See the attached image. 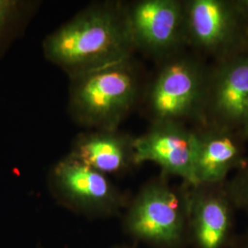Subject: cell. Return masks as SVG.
<instances>
[{
	"label": "cell",
	"mask_w": 248,
	"mask_h": 248,
	"mask_svg": "<svg viewBox=\"0 0 248 248\" xmlns=\"http://www.w3.org/2000/svg\"><path fill=\"white\" fill-rule=\"evenodd\" d=\"M133 49L126 11L114 5L82 11L44 44L46 58L71 78L128 61Z\"/></svg>",
	"instance_id": "1"
},
{
	"label": "cell",
	"mask_w": 248,
	"mask_h": 248,
	"mask_svg": "<svg viewBox=\"0 0 248 248\" xmlns=\"http://www.w3.org/2000/svg\"><path fill=\"white\" fill-rule=\"evenodd\" d=\"M72 79V114L99 131H117L138 95V78L131 59Z\"/></svg>",
	"instance_id": "2"
},
{
	"label": "cell",
	"mask_w": 248,
	"mask_h": 248,
	"mask_svg": "<svg viewBox=\"0 0 248 248\" xmlns=\"http://www.w3.org/2000/svg\"><path fill=\"white\" fill-rule=\"evenodd\" d=\"M126 227L134 238L155 248H186L188 185L176 188L162 179L145 185L129 208Z\"/></svg>",
	"instance_id": "3"
},
{
	"label": "cell",
	"mask_w": 248,
	"mask_h": 248,
	"mask_svg": "<svg viewBox=\"0 0 248 248\" xmlns=\"http://www.w3.org/2000/svg\"><path fill=\"white\" fill-rule=\"evenodd\" d=\"M185 42L222 60L248 50V17L238 1H185Z\"/></svg>",
	"instance_id": "4"
},
{
	"label": "cell",
	"mask_w": 248,
	"mask_h": 248,
	"mask_svg": "<svg viewBox=\"0 0 248 248\" xmlns=\"http://www.w3.org/2000/svg\"><path fill=\"white\" fill-rule=\"evenodd\" d=\"M208 69L196 57L173 55L160 69L149 91L155 123L203 120Z\"/></svg>",
	"instance_id": "5"
},
{
	"label": "cell",
	"mask_w": 248,
	"mask_h": 248,
	"mask_svg": "<svg viewBox=\"0 0 248 248\" xmlns=\"http://www.w3.org/2000/svg\"><path fill=\"white\" fill-rule=\"evenodd\" d=\"M248 116V50L219 60L208 70L203 120L239 133Z\"/></svg>",
	"instance_id": "6"
},
{
	"label": "cell",
	"mask_w": 248,
	"mask_h": 248,
	"mask_svg": "<svg viewBox=\"0 0 248 248\" xmlns=\"http://www.w3.org/2000/svg\"><path fill=\"white\" fill-rule=\"evenodd\" d=\"M125 11L134 48L161 57L186 44L185 1L142 0Z\"/></svg>",
	"instance_id": "7"
},
{
	"label": "cell",
	"mask_w": 248,
	"mask_h": 248,
	"mask_svg": "<svg viewBox=\"0 0 248 248\" xmlns=\"http://www.w3.org/2000/svg\"><path fill=\"white\" fill-rule=\"evenodd\" d=\"M235 211L226 182L188 186V246L231 248L236 240Z\"/></svg>",
	"instance_id": "8"
},
{
	"label": "cell",
	"mask_w": 248,
	"mask_h": 248,
	"mask_svg": "<svg viewBox=\"0 0 248 248\" xmlns=\"http://www.w3.org/2000/svg\"><path fill=\"white\" fill-rule=\"evenodd\" d=\"M198 133L180 123H155L142 136L133 139L134 165L152 162L168 174L195 186L194 167Z\"/></svg>",
	"instance_id": "9"
},
{
	"label": "cell",
	"mask_w": 248,
	"mask_h": 248,
	"mask_svg": "<svg viewBox=\"0 0 248 248\" xmlns=\"http://www.w3.org/2000/svg\"><path fill=\"white\" fill-rule=\"evenodd\" d=\"M53 184L64 202L85 212L112 213L124 204V197L106 175L86 166L71 155L54 167Z\"/></svg>",
	"instance_id": "10"
},
{
	"label": "cell",
	"mask_w": 248,
	"mask_h": 248,
	"mask_svg": "<svg viewBox=\"0 0 248 248\" xmlns=\"http://www.w3.org/2000/svg\"><path fill=\"white\" fill-rule=\"evenodd\" d=\"M197 133L195 186L226 182L229 173L240 169L247 161L239 133L214 127Z\"/></svg>",
	"instance_id": "11"
},
{
	"label": "cell",
	"mask_w": 248,
	"mask_h": 248,
	"mask_svg": "<svg viewBox=\"0 0 248 248\" xmlns=\"http://www.w3.org/2000/svg\"><path fill=\"white\" fill-rule=\"evenodd\" d=\"M133 142L117 131H98L80 136L70 155L103 175L118 174L134 165Z\"/></svg>",
	"instance_id": "12"
},
{
	"label": "cell",
	"mask_w": 248,
	"mask_h": 248,
	"mask_svg": "<svg viewBox=\"0 0 248 248\" xmlns=\"http://www.w3.org/2000/svg\"><path fill=\"white\" fill-rule=\"evenodd\" d=\"M226 185L236 210L248 215V161L237 169L235 177Z\"/></svg>",
	"instance_id": "13"
},
{
	"label": "cell",
	"mask_w": 248,
	"mask_h": 248,
	"mask_svg": "<svg viewBox=\"0 0 248 248\" xmlns=\"http://www.w3.org/2000/svg\"><path fill=\"white\" fill-rule=\"evenodd\" d=\"M23 4L15 0H0V45L7 41L18 22Z\"/></svg>",
	"instance_id": "14"
},
{
	"label": "cell",
	"mask_w": 248,
	"mask_h": 248,
	"mask_svg": "<svg viewBox=\"0 0 248 248\" xmlns=\"http://www.w3.org/2000/svg\"><path fill=\"white\" fill-rule=\"evenodd\" d=\"M231 248H248V233L240 240H235Z\"/></svg>",
	"instance_id": "15"
},
{
	"label": "cell",
	"mask_w": 248,
	"mask_h": 248,
	"mask_svg": "<svg viewBox=\"0 0 248 248\" xmlns=\"http://www.w3.org/2000/svg\"><path fill=\"white\" fill-rule=\"evenodd\" d=\"M239 134L242 139L248 140V116L246 123H245L244 126L242 127V129H241V131L239 132Z\"/></svg>",
	"instance_id": "16"
},
{
	"label": "cell",
	"mask_w": 248,
	"mask_h": 248,
	"mask_svg": "<svg viewBox=\"0 0 248 248\" xmlns=\"http://www.w3.org/2000/svg\"><path fill=\"white\" fill-rule=\"evenodd\" d=\"M239 3L248 17V0H239Z\"/></svg>",
	"instance_id": "17"
}]
</instances>
